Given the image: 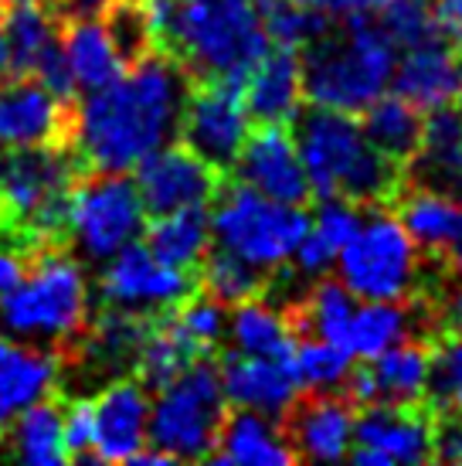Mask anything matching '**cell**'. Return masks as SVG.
<instances>
[{
    "instance_id": "1",
    "label": "cell",
    "mask_w": 462,
    "mask_h": 466,
    "mask_svg": "<svg viewBox=\"0 0 462 466\" xmlns=\"http://www.w3.org/2000/svg\"><path fill=\"white\" fill-rule=\"evenodd\" d=\"M191 76L174 55L150 52L109 82L85 92L72 119L78 164L89 170L126 174L140 160L167 147L180 130Z\"/></svg>"
},
{
    "instance_id": "2",
    "label": "cell",
    "mask_w": 462,
    "mask_h": 466,
    "mask_svg": "<svg viewBox=\"0 0 462 466\" xmlns=\"http://www.w3.org/2000/svg\"><path fill=\"white\" fill-rule=\"evenodd\" d=\"M296 119V147L313 195L344 198L360 208L398 198L401 164L374 147L357 116L313 106V113Z\"/></svg>"
},
{
    "instance_id": "3",
    "label": "cell",
    "mask_w": 462,
    "mask_h": 466,
    "mask_svg": "<svg viewBox=\"0 0 462 466\" xmlns=\"http://www.w3.org/2000/svg\"><path fill=\"white\" fill-rule=\"evenodd\" d=\"M197 82L245 86L269 52V35L256 0H170L164 45Z\"/></svg>"
},
{
    "instance_id": "4",
    "label": "cell",
    "mask_w": 462,
    "mask_h": 466,
    "mask_svg": "<svg viewBox=\"0 0 462 466\" xmlns=\"http://www.w3.org/2000/svg\"><path fill=\"white\" fill-rule=\"evenodd\" d=\"M398 45L377 17L350 21L340 35H323L303 48V92L313 106L360 116L391 89Z\"/></svg>"
},
{
    "instance_id": "5",
    "label": "cell",
    "mask_w": 462,
    "mask_h": 466,
    "mask_svg": "<svg viewBox=\"0 0 462 466\" xmlns=\"http://www.w3.org/2000/svg\"><path fill=\"white\" fill-rule=\"evenodd\" d=\"M89 327L85 272L58 246H45L25 276L0 293V330L58 354L75 344Z\"/></svg>"
},
{
    "instance_id": "6",
    "label": "cell",
    "mask_w": 462,
    "mask_h": 466,
    "mask_svg": "<svg viewBox=\"0 0 462 466\" xmlns=\"http://www.w3.org/2000/svg\"><path fill=\"white\" fill-rule=\"evenodd\" d=\"M78 157L65 147H0V218L14 221L27 242L55 246L68 225V198Z\"/></svg>"
},
{
    "instance_id": "7",
    "label": "cell",
    "mask_w": 462,
    "mask_h": 466,
    "mask_svg": "<svg viewBox=\"0 0 462 466\" xmlns=\"http://www.w3.org/2000/svg\"><path fill=\"white\" fill-rule=\"evenodd\" d=\"M309 232V215L303 205H286L262 195L248 184H231L215 195L211 238L262 272L289 266L296 248Z\"/></svg>"
},
{
    "instance_id": "8",
    "label": "cell",
    "mask_w": 462,
    "mask_h": 466,
    "mask_svg": "<svg viewBox=\"0 0 462 466\" xmlns=\"http://www.w3.org/2000/svg\"><path fill=\"white\" fill-rule=\"evenodd\" d=\"M225 405L228 399L218 364L201 354L170 385L156 389V399L150 401V446L167 453L174 463L207 460L228 415Z\"/></svg>"
},
{
    "instance_id": "9",
    "label": "cell",
    "mask_w": 462,
    "mask_h": 466,
    "mask_svg": "<svg viewBox=\"0 0 462 466\" xmlns=\"http://www.w3.org/2000/svg\"><path fill=\"white\" fill-rule=\"evenodd\" d=\"M422 248L391 211L364 215L357 235L340 248V283L357 299H408L422 279Z\"/></svg>"
},
{
    "instance_id": "10",
    "label": "cell",
    "mask_w": 462,
    "mask_h": 466,
    "mask_svg": "<svg viewBox=\"0 0 462 466\" xmlns=\"http://www.w3.org/2000/svg\"><path fill=\"white\" fill-rule=\"evenodd\" d=\"M146 228L136 181L113 170H89V177L75 181L68 198V225L65 235L89 262H109L116 252L140 242Z\"/></svg>"
},
{
    "instance_id": "11",
    "label": "cell",
    "mask_w": 462,
    "mask_h": 466,
    "mask_svg": "<svg viewBox=\"0 0 462 466\" xmlns=\"http://www.w3.org/2000/svg\"><path fill=\"white\" fill-rule=\"evenodd\" d=\"M180 137L211 167L228 170L242 154L252 133V113L245 106L242 86L231 82H201L187 92L180 113Z\"/></svg>"
},
{
    "instance_id": "12",
    "label": "cell",
    "mask_w": 462,
    "mask_h": 466,
    "mask_svg": "<svg viewBox=\"0 0 462 466\" xmlns=\"http://www.w3.org/2000/svg\"><path fill=\"white\" fill-rule=\"evenodd\" d=\"M360 466H415L436 460V422L418 405H364L350 456Z\"/></svg>"
},
{
    "instance_id": "13",
    "label": "cell",
    "mask_w": 462,
    "mask_h": 466,
    "mask_svg": "<svg viewBox=\"0 0 462 466\" xmlns=\"http://www.w3.org/2000/svg\"><path fill=\"white\" fill-rule=\"evenodd\" d=\"M105 307L133 313H167L180 299L194 293V279L187 269L160 262L146 246L133 242L123 252H116L105 262L103 279H99Z\"/></svg>"
},
{
    "instance_id": "14",
    "label": "cell",
    "mask_w": 462,
    "mask_h": 466,
    "mask_svg": "<svg viewBox=\"0 0 462 466\" xmlns=\"http://www.w3.org/2000/svg\"><path fill=\"white\" fill-rule=\"evenodd\" d=\"M218 167H211L205 157L191 147H160L136 164V191H140L146 215H167L180 208H205L218 195Z\"/></svg>"
},
{
    "instance_id": "15",
    "label": "cell",
    "mask_w": 462,
    "mask_h": 466,
    "mask_svg": "<svg viewBox=\"0 0 462 466\" xmlns=\"http://www.w3.org/2000/svg\"><path fill=\"white\" fill-rule=\"evenodd\" d=\"M68 99L55 96L35 76L0 82V147H65L72 140Z\"/></svg>"
},
{
    "instance_id": "16",
    "label": "cell",
    "mask_w": 462,
    "mask_h": 466,
    "mask_svg": "<svg viewBox=\"0 0 462 466\" xmlns=\"http://www.w3.org/2000/svg\"><path fill=\"white\" fill-rule=\"evenodd\" d=\"M286 440L296 450V460L313 463H336L350 456L354 429H357V405L336 391H299L289 412L279 419Z\"/></svg>"
},
{
    "instance_id": "17",
    "label": "cell",
    "mask_w": 462,
    "mask_h": 466,
    "mask_svg": "<svg viewBox=\"0 0 462 466\" xmlns=\"http://www.w3.org/2000/svg\"><path fill=\"white\" fill-rule=\"evenodd\" d=\"M428 371H432V348L425 340H401L381 350L377 358L350 368L344 381V395L357 409L364 405H418L428 395Z\"/></svg>"
},
{
    "instance_id": "18",
    "label": "cell",
    "mask_w": 462,
    "mask_h": 466,
    "mask_svg": "<svg viewBox=\"0 0 462 466\" xmlns=\"http://www.w3.org/2000/svg\"><path fill=\"white\" fill-rule=\"evenodd\" d=\"M235 174L242 184L286 205H306V198L313 195L296 137L283 123H262L256 133H248L235 160Z\"/></svg>"
},
{
    "instance_id": "19",
    "label": "cell",
    "mask_w": 462,
    "mask_h": 466,
    "mask_svg": "<svg viewBox=\"0 0 462 466\" xmlns=\"http://www.w3.org/2000/svg\"><path fill=\"white\" fill-rule=\"evenodd\" d=\"M95 405L92 463H129L150 442V391L140 378L109 381Z\"/></svg>"
},
{
    "instance_id": "20",
    "label": "cell",
    "mask_w": 462,
    "mask_h": 466,
    "mask_svg": "<svg viewBox=\"0 0 462 466\" xmlns=\"http://www.w3.org/2000/svg\"><path fill=\"white\" fill-rule=\"evenodd\" d=\"M391 89L398 92L401 99H408L411 106H418L422 113L456 103L462 96L459 48L438 35L405 48V55L395 66Z\"/></svg>"
},
{
    "instance_id": "21",
    "label": "cell",
    "mask_w": 462,
    "mask_h": 466,
    "mask_svg": "<svg viewBox=\"0 0 462 466\" xmlns=\"http://www.w3.org/2000/svg\"><path fill=\"white\" fill-rule=\"evenodd\" d=\"M58 350L0 334V436L17 415L52 399L58 385Z\"/></svg>"
},
{
    "instance_id": "22",
    "label": "cell",
    "mask_w": 462,
    "mask_h": 466,
    "mask_svg": "<svg viewBox=\"0 0 462 466\" xmlns=\"http://www.w3.org/2000/svg\"><path fill=\"white\" fill-rule=\"evenodd\" d=\"M218 371L228 405L252 409V412L272 415V419H283L303 391L289 371V364L279 358H258V354L231 350L218 364Z\"/></svg>"
},
{
    "instance_id": "23",
    "label": "cell",
    "mask_w": 462,
    "mask_h": 466,
    "mask_svg": "<svg viewBox=\"0 0 462 466\" xmlns=\"http://www.w3.org/2000/svg\"><path fill=\"white\" fill-rule=\"evenodd\" d=\"M245 106L258 123H283L289 127L299 116L303 92V52L269 45V52L256 62L242 86Z\"/></svg>"
},
{
    "instance_id": "24",
    "label": "cell",
    "mask_w": 462,
    "mask_h": 466,
    "mask_svg": "<svg viewBox=\"0 0 462 466\" xmlns=\"http://www.w3.org/2000/svg\"><path fill=\"white\" fill-rule=\"evenodd\" d=\"M62 52L75 78V92L105 89L129 68L103 14H68L62 27Z\"/></svg>"
},
{
    "instance_id": "25",
    "label": "cell",
    "mask_w": 462,
    "mask_h": 466,
    "mask_svg": "<svg viewBox=\"0 0 462 466\" xmlns=\"http://www.w3.org/2000/svg\"><path fill=\"white\" fill-rule=\"evenodd\" d=\"M411 181L436 187L462 201V106L428 109L422 123V147L408 160Z\"/></svg>"
},
{
    "instance_id": "26",
    "label": "cell",
    "mask_w": 462,
    "mask_h": 466,
    "mask_svg": "<svg viewBox=\"0 0 462 466\" xmlns=\"http://www.w3.org/2000/svg\"><path fill=\"white\" fill-rule=\"evenodd\" d=\"M207 460L221 466H289L296 463V450L286 440L279 419L252 409H235L225 415L218 446Z\"/></svg>"
},
{
    "instance_id": "27",
    "label": "cell",
    "mask_w": 462,
    "mask_h": 466,
    "mask_svg": "<svg viewBox=\"0 0 462 466\" xmlns=\"http://www.w3.org/2000/svg\"><path fill=\"white\" fill-rule=\"evenodd\" d=\"M425 303H405V299H364L350 330H346L344 348L354 354V361H371L381 350L395 348L401 340H411L415 330H428V320L422 317Z\"/></svg>"
},
{
    "instance_id": "28",
    "label": "cell",
    "mask_w": 462,
    "mask_h": 466,
    "mask_svg": "<svg viewBox=\"0 0 462 466\" xmlns=\"http://www.w3.org/2000/svg\"><path fill=\"white\" fill-rule=\"evenodd\" d=\"M150 320L154 317H146V313L105 307V313H99V320L92 327H85L82 337L65 354L78 350L85 361H92L99 371H109V375L136 368V354H140V344L143 337H146Z\"/></svg>"
},
{
    "instance_id": "29",
    "label": "cell",
    "mask_w": 462,
    "mask_h": 466,
    "mask_svg": "<svg viewBox=\"0 0 462 466\" xmlns=\"http://www.w3.org/2000/svg\"><path fill=\"white\" fill-rule=\"evenodd\" d=\"M398 218L425 252H446L462 238V201L459 198L415 184L398 191Z\"/></svg>"
},
{
    "instance_id": "30",
    "label": "cell",
    "mask_w": 462,
    "mask_h": 466,
    "mask_svg": "<svg viewBox=\"0 0 462 466\" xmlns=\"http://www.w3.org/2000/svg\"><path fill=\"white\" fill-rule=\"evenodd\" d=\"M228 337L235 350L258 354V358H279L286 361L296 344V324L289 307H272L266 299H245L228 317Z\"/></svg>"
},
{
    "instance_id": "31",
    "label": "cell",
    "mask_w": 462,
    "mask_h": 466,
    "mask_svg": "<svg viewBox=\"0 0 462 466\" xmlns=\"http://www.w3.org/2000/svg\"><path fill=\"white\" fill-rule=\"evenodd\" d=\"M146 248L160 262L191 272L211 248V215L205 208H180L167 215H154V221L143 228Z\"/></svg>"
},
{
    "instance_id": "32",
    "label": "cell",
    "mask_w": 462,
    "mask_h": 466,
    "mask_svg": "<svg viewBox=\"0 0 462 466\" xmlns=\"http://www.w3.org/2000/svg\"><path fill=\"white\" fill-rule=\"evenodd\" d=\"M360 116H364L360 119L364 133L371 137L374 147L385 157H391L395 164L408 167V160L422 147V109L395 92V96H377Z\"/></svg>"
},
{
    "instance_id": "33",
    "label": "cell",
    "mask_w": 462,
    "mask_h": 466,
    "mask_svg": "<svg viewBox=\"0 0 462 466\" xmlns=\"http://www.w3.org/2000/svg\"><path fill=\"white\" fill-rule=\"evenodd\" d=\"M4 440L11 442V453L27 466H62L68 463L62 429V405L52 399L31 405L14 419Z\"/></svg>"
},
{
    "instance_id": "34",
    "label": "cell",
    "mask_w": 462,
    "mask_h": 466,
    "mask_svg": "<svg viewBox=\"0 0 462 466\" xmlns=\"http://www.w3.org/2000/svg\"><path fill=\"white\" fill-rule=\"evenodd\" d=\"M286 307L293 313L296 334L309 330V334L323 337V340H334V344L344 348L354 310H357V297L340 279L316 276V283L309 286L306 297L296 299V303H286Z\"/></svg>"
},
{
    "instance_id": "35",
    "label": "cell",
    "mask_w": 462,
    "mask_h": 466,
    "mask_svg": "<svg viewBox=\"0 0 462 466\" xmlns=\"http://www.w3.org/2000/svg\"><path fill=\"white\" fill-rule=\"evenodd\" d=\"M197 358H201V350L187 340V334L174 320V313L167 310V317L150 320L146 327V337L136 354V378L146 389H164Z\"/></svg>"
},
{
    "instance_id": "36",
    "label": "cell",
    "mask_w": 462,
    "mask_h": 466,
    "mask_svg": "<svg viewBox=\"0 0 462 466\" xmlns=\"http://www.w3.org/2000/svg\"><path fill=\"white\" fill-rule=\"evenodd\" d=\"M7 45H11L14 76H31L45 55L52 52L58 38H62V21L52 14V7H11L0 17Z\"/></svg>"
},
{
    "instance_id": "37",
    "label": "cell",
    "mask_w": 462,
    "mask_h": 466,
    "mask_svg": "<svg viewBox=\"0 0 462 466\" xmlns=\"http://www.w3.org/2000/svg\"><path fill=\"white\" fill-rule=\"evenodd\" d=\"M286 364H289V371H293V378L299 381L303 391H340L350 368H354V354L316 334H299Z\"/></svg>"
},
{
    "instance_id": "38",
    "label": "cell",
    "mask_w": 462,
    "mask_h": 466,
    "mask_svg": "<svg viewBox=\"0 0 462 466\" xmlns=\"http://www.w3.org/2000/svg\"><path fill=\"white\" fill-rule=\"evenodd\" d=\"M201 289L221 307H238L266 289V272L228 248H218L201 259Z\"/></svg>"
},
{
    "instance_id": "39",
    "label": "cell",
    "mask_w": 462,
    "mask_h": 466,
    "mask_svg": "<svg viewBox=\"0 0 462 466\" xmlns=\"http://www.w3.org/2000/svg\"><path fill=\"white\" fill-rule=\"evenodd\" d=\"M262 25H266L269 45H283V48H296V52L309 48L313 41H320L330 31V21L303 0H289L283 7L262 14Z\"/></svg>"
},
{
    "instance_id": "40",
    "label": "cell",
    "mask_w": 462,
    "mask_h": 466,
    "mask_svg": "<svg viewBox=\"0 0 462 466\" xmlns=\"http://www.w3.org/2000/svg\"><path fill=\"white\" fill-rule=\"evenodd\" d=\"M174 320L201 354L215 350L228 337V307H221L218 299H211L207 293L180 299L174 307Z\"/></svg>"
},
{
    "instance_id": "41",
    "label": "cell",
    "mask_w": 462,
    "mask_h": 466,
    "mask_svg": "<svg viewBox=\"0 0 462 466\" xmlns=\"http://www.w3.org/2000/svg\"><path fill=\"white\" fill-rule=\"evenodd\" d=\"M377 21L398 48H411L436 35L432 0H385L377 11Z\"/></svg>"
},
{
    "instance_id": "42",
    "label": "cell",
    "mask_w": 462,
    "mask_h": 466,
    "mask_svg": "<svg viewBox=\"0 0 462 466\" xmlns=\"http://www.w3.org/2000/svg\"><path fill=\"white\" fill-rule=\"evenodd\" d=\"M360 221H364V208L354 205V201H344V198H320V208L309 215V232H316L326 242V246L340 248L357 235Z\"/></svg>"
},
{
    "instance_id": "43",
    "label": "cell",
    "mask_w": 462,
    "mask_h": 466,
    "mask_svg": "<svg viewBox=\"0 0 462 466\" xmlns=\"http://www.w3.org/2000/svg\"><path fill=\"white\" fill-rule=\"evenodd\" d=\"M462 391V334H449L432 348V371H428V395L438 405H449Z\"/></svg>"
},
{
    "instance_id": "44",
    "label": "cell",
    "mask_w": 462,
    "mask_h": 466,
    "mask_svg": "<svg viewBox=\"0 0 462 466\" xmlns=\"http://www.w3.org/2000/svg\"><path fill=\"white\" fill-rule=\"evenodd\" d=\"M62 429L68 460L92 463V442H95V405L89 399H72L62 405Z\"/></svg>"
},
{
    "instance_id": "45",
    "label": "cell",
    "mask_w": 462,
    "mask_h": 466,
    "mask_svg": "<svg viewBox=\"0 0 462 466\" xmlns=\"http://www.w3.org/2000/svg\"><path fill=\"white\" fill-rule=\"evenodd\" d=\"M313 11H320L326 21H364V17H377L385 0H303Z\"/></svg>"
},
{
    "instance_id": "46",
    "label": "cell",
    "mask_w": 462,
    "mask_h": 466,
    "mask_svg": "<svg viewBox=\"0 0 462 466\" xmlns=\"http://www.w3.org/2000/svg\"><path fill=\"white\" fill-rule=\"evenodd\" d=\"M436 35L462 48V0H432Z\"/></svg>"
},
{
    "instance_id": "47",
    "label": "cell",
    "mask_w": 462,
    "mask_h": 466,
    "mask_svg": "<svg viewBox=\"0 0 462 466\" xmlns=\"http://www.w3.org/2000/svg\"><path fill=\"white\" fill-rule=\"evenodd\" d=\"M436 460L462 463V422H442L436 426Z\"/></svg>"
},
{
    "instance_id": "48",
    "label": "cell",
    "mask_w": 462,
    "mask_h": 466,
    "mask_svg": "<svg viewBox=\"0 0 462 466\" xmlns=\"http://www.w3.org/2000/svg\"><path fill=\"white\" fill-rule=\"evenodd\" d=\"M438 324H442L446 334H462V279L438 303Z\"/></svg>"
},
{
    "instance_id": "49",
    "label": "cell",
    "mask_w": 462,
    "mask_h": 466,
    "mask_svg": "<svg viewBox=\"0 0 462 466\" xmlns=\"http://www.w3.org/2000/svg\"><path fill=\"white\" fill-rule=\"evenodd\" d=\"M25 269H27V259L17 252V248L0 246V293L11 289V286L25 276Z\"/></svg>"
},
{
    "instance_id": "50",
    "label": "cell",
    "mask_w": 462,
    "mask_h": 466,
    "mask_svg": "<svg viewBox=\"0 0 462 466\" xmlns=\"http://www.w3.org/2000/svg\"><path fill=\"white\" fill-rule=\"evenodd\" d=\"M68 14H103L113 0H62Z\"/></svg>"
},
{
    "instance_id": "51",
    "label": "cell",
    "mask_w": 462,
    "mask_h": 466,
    "mask_svg": "<svg viewBox=\"0 0 462 466\" xmlns=\"http://www.w3.org/2000/svg\"><path fill=\"white\" fill-rule=\"evenodd\" d=\"M14 76V58H11V45H7V35H4V25H0V82Z\"/></svg>"
},
{
    "instance_id": "52",
    "label": "cell",
    "mask_w": 462,
    "mask_h": 466,
    "mask_svg": "<svg viewBox=\"0 0 462 466\" xmlns=\"http://www.w3.org/2000/svg\"><path fill=\"white\" fill-rule=\"evenodd\" d=\"M442 256H446V266H449L452 276H456V279H462V238L456 242V246L446 248Z\"/></svg>"
},
{
    "instance_id": "53",
    "label": "cell",
    "mask_w": 462,
    "mask_h": 466,
    "mask_svg": "<svg viewBox=\"0 0 462 466\" xmlns=\"http://www.w3.org/2000/svg\"><path fill=\"white\" fill-rule=\"evenodd\" d=\"M21 4H31V7H55L62 0H4V7H21Z\"/></svg>"
},
{
    "instance_id": "54",
    "label": "cell",
    "mask_w": 462,
    "mask_h": 466,
    "mask_svg": "<svg viewBox=\"0 0 462 466\" xmlns=\"http://www.w3.org/2000/svg\"><path fill=\"white\" fill-rule=\"evenodd\" d=\"M256 4H258V14H269V11H276V7L289 4V0H256Z\"/></svg>"
},
{
    "instance_id": "55",
    "label": "cell",
    "mask_w": 462,
    "mask_h": 466,
    "mask_svg": "<svg viewBox=\"0 0 462 466\" xmlns=\"http://www.w3.org/2000/svg\"><path fill=\"white\" fill-rule=\"evenodd\" d=\"M449 405H452V412H456V419H459V422H462V391H459V395H456V399L449 401Z\"/></svg>"
},
{
    "instance_id": "56",
    "label": "cell",
    "mask_w": 462,
    "mask_h": 466,
    "mask_svg": "<svg viewBox=\"0 0 462 466\" xmlns=\"http://www.w3.org/2000/svg\"><path fill=\"white\" fill-rule=\"evenodd\" d=\"M0 17H4V0H0Z\"/></svg>"
}]
</instances>
